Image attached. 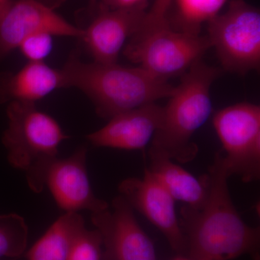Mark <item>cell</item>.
I'll return each instance as SVG.
<instances>
[{"label": "cell", "instance_id": "8992f818", "mask_svg": "<svg viewBox=\"0 0 260 260\" xmlns=\"http://www.w3.org/2000/svg\"><path fill=\"white\" fill-rule=\"evenodd\" d=\"M208 37L221 69L244 75L260 67V12L245 0H232L229 8L208 22Z\"/></svg>", "mask_w": 260, "mask_h": 260}, {"label": "cell", "instance_id": "ac0fdd59", "mask_svg": "<svg viewBox=\"0 0 260 260\" xmlns=\"http://www.w3.org/2000/svg\"><path fill=\"white\" fill-rule=\"evenodd\" d=\"M28 229L17 214L0 215V258L23 256L28 244Z\"/></svg>", "mask_w": 260, "mask_h": 260}, {"label": "cell", "instance_id": "e0dca14e", "mask_svg": "<svg viewBox=\"0 0 260 260\" xmlns=\"http://www.w3.org/2000/svg\"><path fill=\"white\" fill-rule=\"evenodd\" d=\"M227 0H172L177 8L174 28L191 35H200L202 25L220 14Z\"/></svg>", "mask_w": 260, "mask_h": 260}, {"label": "cell", "instance_id": "603a6c76", "mask_svg": "<svg viewBox=\"0 0 260 260\" xmlns=\"http://www.w3.org/2000/svg\"><path fill=\"white\" fill-rule=\"evenodd\" d=\"M13 0H0V20L10 8Z\"/></svg>", "mask_w": 260, "mask_h": 260}, {"label": "cell", "instance_id": "8fae6325", "mask_svg": "<svg viewBox=\"0 0 260 260\" xmlns=\"http://www.w3.org/2000/svg\"><path fill=\"white\" fill-rule=\"evenodd\" d=\"M119 191L133 209L144 215L162 233L174 251L184 253L185 243L176 212V200L148 168L143 178L121 181Z\"/></svg>", "mask_w": 260, "mask_h": 260}, {"label": "cell", "instance_id": "9a60e30c", "mask_svg": "<svg viewBox=\"0 0 260 260\" xmlns=\"http://www.w3.org/2000/svg\"><path fill=\"white\" fill-rule=\"evenodd\" d=\"M148 170L175 200L191 208L203 206L209 189L208 174L195 177L164 154L149 150Z\"/></svg>", "mask_w": 260, "mask_h": 260}, {"label": "cell", "instance_id": "2e32d148", "mask_svg": "<svg viewBox=\"0 0 260 260\" xmlns=\"http://www.w3.org/2000/svg\"><path fill=\"white\" fill-rule=\"evenodd\" d=\"M85 227L79 214L65 213L24 253L23 260H68L75 239Z\"/></svg>", "mask_w": 260, "mask_h": 260}, {"label": "cell", "instance_id": "7c38bea8", "mask_svg": "<svg viewBox=\"0 0 260 260\" xmlns=\"http://www.w3.org/2000/svg\"><path fill=\"white\" fill-rule=\"evenodd\" d=\"M147 8L102 10L92 20L80 39L93 61L103 64L117 62L126 41L141 26Z\"/></svg>", "mask_w": 260, "mask_h": 260}, {"label": "cell", "instance_id": "5b68a950", "mask_svg": "<svg viewBox=\"0 0 260 260\" xmlns=\"http://www.w3.org/2000/svg\"><path fill=\"white\" fill-rule=\"evenodd\" d=\"M7 115L8 126L2 140L8 160L13 167L26 172L29 186L35 185L45 166L57 157L58 148L68 136L59 123L35 104L10 102Z\"/></svg>", "mask_w": 260, "mask_h": 260}, {"label": "cell", "instance_id": "cb8c5ba5", "mask_svg": "<svg viewBox=\"0 0 260 260\" xmlns=\"http://www.w3.org/2000/svg\"><path fill=\"white\" fill-rule=\"evenodd\" d=\"M172 260H192L189 257H177L175 258L174 259Z\"/></svg>", "mask_w": 260, "mask_h": 260}, {"label": "cell", "instance_id": "30bf717a", "mask_svg": "<svg viewBox=\"0 0 260 260\" xmlns=\"http://www.w3.org/2000/svg\"><path fill=\"white\" fill-rule=\"evenodd\" d=\"M87 149L82 147L66 158L52 159L46 166L43 186L50 190L56 204L66 213L86 210L97 213L109 205L93 194L86 169Z\"/></svg>", "mask_w": 260, "mask_h": 260}, {"label": "cell", "instance_id": "7a4b0ae2", "mask_svg": "<svg viewBox=\"0 0 260 260\" xmlns=\"http://www.w3.org/2000/svg\"><path fill=\"white\" fill-rule=\"evenodd\" d=\"M65 87H75L91 100L104 118L153 104L169 98L174 88L168 80L150 74L140 67L84 62L73 53L63 67Z\"/></svg>", "mask_w": 260, "mask_h": 260}, {"label": "cell", "instance_id": "277c9868", "mask_svg": "<svg viewBox=\"0 0 260 260\" xmlns=\"http://www.w3.org/2000/svg\"><path fill=\"white\" fill-rule=\"evenodd\" d=\"M210 47L207 36L179 31L172 26L169 17L146 14L126 44L124 54L150 74L168 80L184 74Z\"/></svg>", "mask_w": 260, "mask_h": 260}, {"label": "cell", "instance_id": "7402d4cb", "mask_svg": "<svg viewBox=\"0 0 260 260\" xmlns=\"http://www.w3.org/2000/svg\"><path fill=\"white\" fill-rule=\"evenodd\" d=\"M172 0H155L148 13L153 16L167 15L172 5Z\"/></svg>", "mask_w": 260, "mask_h": 260}, {"label": "cell", "instance_id": "5bb4252c", "mask_svg": "<svg viewBox=\"0 0 260 260\" xmlns=\"http://www.w3.org/2000/svg\"><path fill=\"white\" fill-rule=\"evenodd\" d=\"M61 88H66L61 70L44 61H28L16 73L0 75V103L36 104Z\"/></svg>", "mask_w": 260, "mask_h": 260}, {"label": "cell", "instance_id": "4fadbf2b", "mask_svg": "<svg viewBox=\"0 0 260 260\" xmlns=\"http://www.w3.org/2000/svg\"><path fill=\"white\" fill-rule=\"evenodd\" d=\"M164 107L155 103L120 113L87 139L95 147L143 150L160 126Z\"/></svg>", "mask_w": 260, "mask_h": 260}, {"label": "cell", "instance_id": "3957f363", "mask_svg": "<svg viewBox=\"0 0 260 260\" xmlns=\"http://www.w3.org/2000/svg\"><path fill=\"white\" fill-rule=\"evenodd\" d=\"M223 72L200 59L181 75L180 83L164 107L150 150L180 162H190L196 157L198 147L192 138L211 116L210 89Z\"/></svg>", "mask_w": 260, "mask_h": 260}, {"label": "cell", "instance_id": "9c48e42d", "mask_svg": "<svg viewBox=\"0 0 260 260\" xmlns=\"http://www.w3.org/2000/svg\"><path fill=\"white\" fill-rule=\"evenodd\" d=\"M80 38L83 30L39 0H13L0 20V59L34 34Z\"/></svg>", "mask_w": 260, "mask_h": 260}, {"label": "cell", "instance_id": "ffe728a7", "mask_svg": "<svg viewBox=\"0 0 260 260\" xmlns=\"http://www.w3.org/2000/svg\"><path fill=\"white\" fill-rule=\"evenodd\" d=\"M53 37L47 32L34 34L24 39L18 49L28 61L42 62L52 50Z\"/></svg>", "mask_w": 260, "mask_h": 260}, {"label": "cell", "instance_id": "52a82bcc", "mask_svg": "<svg viewBox=\"0 0 260 260\" xmlns=\"http://www.w3.org/2000/svg\"><path fill=\"white\" fill-rule=\"evenodd\" d=\"M213 123L221 142L224 162L229 175L244 182L260 177V107L240 103L218 111Z\"/></svg>", "mask_w": 260, "mask_h": 260}, {"label": "cell", "instance_id": "44dd1931", "mask_svg": "<svg viewBox=\"0 0 260 260\" xmlns=\"http://www.w3.org/2000/svg\"><path fill=\"white\" fill-rule=\"evenodd\" d=\"M148 6V0H101L102 10H126Z\"/></svg>", "mask_w": 260, "mask_h": 260}, {"label": "cell", "instance_id": "d6986e66", "mask_svg": "<svg viewBox=\"0 0 260 260\" xmlns=\"http://www.w3.org/2000/svg\"><path fill=\"white\" fill-rule=\"evenodd\" d=\"M102 241L100 234L85 227L75 239L68 260H102Z\"/></svg>", "mask_w": 260, "mask_h": 260}, {"label": "cell", "instance_id": "ba28073f", "mask_svg": "<svg viewBox=\"0 0 260 260\" xmlns=\"http://www.w3.org/2000/svg\"><path fill=\"white\" fill-rule=\"evenodd\" d=\"M113 210L91 213L102 241V260H157L155 246L123 197L113 200Z\"/></svg>", "mask_w": 260, "mask_h": 260}, {"label": "cell", "instance_id": "6da1fadb", "mask_svg": "<svg viewBox=\"0 0 260 260\" xmlns=\"http://www.w3.org/2000/svg\"><path fill=\"white\" fill-rule=\"evenodd\" d=\"M208 175L209 189L203 206L184 205L181 210L184 253L192 260H232L243 255L259 260V229L247 225L233 203L221 151Z\"/></svg>", "mask_w": 260, "mask_h": 260}]
</instances>
